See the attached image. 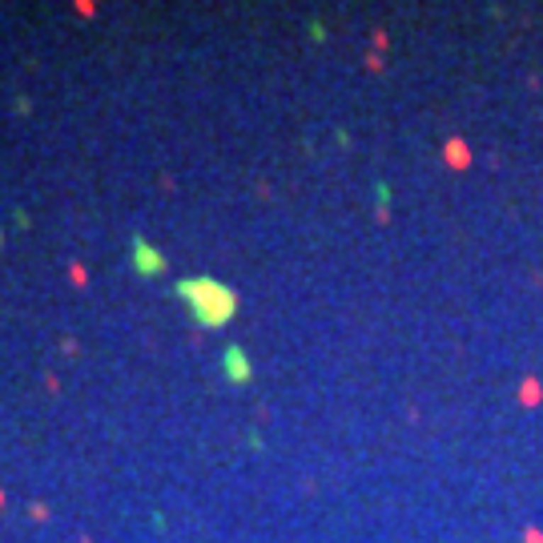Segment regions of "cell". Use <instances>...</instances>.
Returning a JSON list of instances; mask_svg holds the SVG:
<instances>
[{
	"mask_svg": "<svg viewBox=\"0 0 543 543\" xmlns=\"http://www.w3.org/2000/svg\"><path fill=\"white\" fill-rule=\"evenodd\" d=\"M177 298L186 302L201 330H218L237 314V294L218 278H181L177 282Z\"/></svg>",
	"mask_w": 543,
	"mask_h": 543,
	"instance_id": "obj_1",
	"label": "cell"
},
{
	"mask_svg": "<svg viewBox=\"0 0 543 543\" xmlns=\"http://www.w3.org/2000/svg\"><path fill=\"white\" fill-rule=\"evenodd\" d=\"M129 262H133V270L141 274V278H157V274L165 270V258H161V250H153L141 234H137V237H133V246H129Z\"/></svg>",
	"mask_w": 543,
	"mask_h": 543,
	"instance_id": "obj_2",
	"label": "cell"
},
{
	"mask_svg": "<svg viewBox=\"0 0 543 543\" xmlns=\"http://www.w3.org/2000/svg\"><path fill=\"white\" fill-rule=\"evenodd\" d=\"M222 371H225V379H230L234 386H246L250 379H254V366H250L246 350H242V346H234V342L222 350Z\"/></svg>",
	"mask_w": 543,
	"mask_h": 543,
	"instance_id": "obj_3",
	"label": "cell"
}]
</instances>
